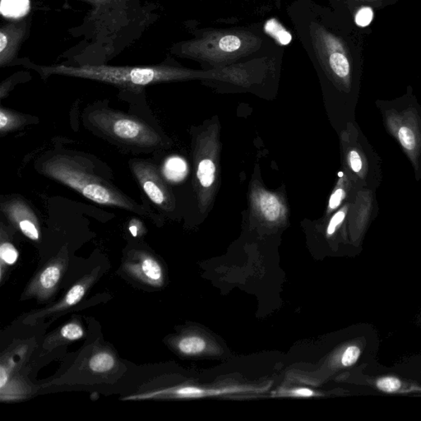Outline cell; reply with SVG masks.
I'll list each match as a JSON object with an SVG mask.
<instances>
[{
    "instance_id": "cell-11",
    "label": "cell",
    "mask_w": 421,
    "mask_h": 421,
    "mask_svg": "<svg viewBox=\"0 0 421 421\" xmlns=\"http://www.w3.org/2000/svg\"><path fill=\"white\" fill-rule=\"evenodd\" d=\"M35 117L0 107V135L22 130L24 127L34 123Z\"/></svg>"
},
{
    "instance_id": "cell-29",
    "label": "cell",
    "mask_w": 421,
    "mask_h": 421,
    "mask_svg": "<svg viewBox=\"0 0 421 421\" xmlns=\"http://www.w3.org/2000/svg\"><path fill=\"white\" fill-rule=\"evenodd\" d=\"M360 1L374 2V1H381V0H360Z\"/></svg>"
},
{
    "instance_id": "cell-4",
    "label": "cell",
    "mask_w": 421,
    "mask_h": 421,
    "mask_svg": "<svg viewBox=\"0 0 421 421\" xmlns=\"http://www.w3.org/2000/svg\"><path fill=\"white\" fill-rule=\"evenodd\" d=\"M368 363L360 366L358 379V383L365 389L383 395L421 398V382L389 371L369 370Z\"/></svg>"
},
{
    "instance_id": "cell-25",
    "label": "cell",
    "mask_w": 421,
    "mask_h": 421,
    "mask_svg": "<svg viewBox=\"0 0 421 421\" xmlns=\"http://www.w3.org/2000/svg\"><path fill=\"white\" fill-rule=\"evenodd\" d=\"M350 165L354 172L358 173L362 169V161L358 152L351 151L349 156Z\"/></svg>"
},
{
    "instance_id": "cell-24",
    "label": "cell",
    "mask_w": 421,
    "mask_h": 421,
    "mask_svg": "<svg viewBox=\"0 0 421 421\" xmlns=\"http://www.w3.org/2000/svg\"><path fill=\"white\" fill-rule=\"evenodd\" d=\"M346 212L344 210H341L338 212H336V214L331 218L329 227H328V235L331 236L334 234V232L338 228V226L343 223L345 219Z\"/></svg>"
},
{
    "instance_id": "cell-5",
    "label": "cell",
    "mask_w": 421,
    "mask_h": 421,
    "mask_svg": "<svg viewBox=\"0 0 421 421\" xmlns=\"http://www.w3.org/2000/svg\"><path fill=\"white\" fill-rule=\"evenodd\" d=\"M68 264L67 248L63 247L56 257L35 276L25 290L22 300L37 299L39 302L48 300L56 293L59 282Z\"/></svg>"
},
{
    "instance_id": "cell-22",
    "label": "cell",
    "mask_w": 421,
    "mask_h": 421,
    "mask_svg": "<svg viewBox=\"0 0 421 421\" xmlns=\"http://www.w3.org/2000/svg\"><path fill=\"white\" fill-rule=\"evenodd\" d=\"M374 11L370 7L360 8L355 14V22L358 26L360 28H365L369 26L371 22L373 21Z\"/></svg>"
},
{
    "instance_id": "cell-23",
    "label": "cell",
    "mask_w": 421,
    "mask_h": 421,
    "mask_svg": "<svg viewBox=\"0 0 421 421\" xmlns=\"http://www.w3.org/2000/svg\"><path fill=\"white\" fill-rule=\"evenodd\" d=\"M398 138L402 145L409 151H413L415 147V137L414 133L408 127L400 128Z\"/></svg>"
},
{
    "instance_id": "cell-8",
    "label": "cell",
    "mask_w": 421,
    "mask_h": 421,
    "mask_svg": "<svg viewBox=\"0 0 421 421\" xmlns=\"http://www.w3.org/2000/svg\"><path fill=\"white\" fill-rule=\"evenodd\" d=\"M99 271H100V269L97 267L90 274L84 276L81 280H79L76 284H74L68 290L67 294L61 300H59L56 304L46 309L32 312L24 319V324L32 325L37 324L39 320L61 314L63 311L73 308V306L78 305L83 300L87 291L95 283Z\"/></svg>"
},
{
    "instance_id": "cell-3",
    "label": "cell",
    "mask_w": 421,
    "mask_h": 421,
    "mask_svg": "<svg viewBox=\"0 0 421 421\" xmlns=\"http://www.w3.org/2000/svg\"><path fill=\"white\" fill-rule=\"evenodd\" d=\"M41 71L47 77L61 75L89 79V80L111 84L126 90L138 92L154 84L181 80L191 75L190 71L166 66H54L42 67Z\"/></svg>"
},
{
    "instance_id": "cell-20",
    "label": "cell",
    "mask_w": 421,
    "mask_h": 421,
    "mask_svg": "<svg viewBox=\"0 0 421 421\" xmlns=\"http://www.w3.org/2000/svg\"><path fill=\"white\" fill-rule=\"evenodd\" d=\"M19 254L16 248L8 240H4L2 238L1 245H0V259H1V266L4 264L11 266L16 264L18 260Z\"/></svg>"
},
{
    "instance_id": "cell-16",
    "label": "cell",
    "mask_w": 421,
    "mask_h": 421,
    "mask_svg": "<svg viewBox=\"0 0 421 421\" xmlns=\"http://www.w3.org/2000/svg\"><path fill=\"white\" fill-rule=\"evenodd\" d=\"M29 8V0H1V4H0V11L3 16L9 18L25 16Z\"/></svg>"
},
{
    "instance_id": "cell-14",
    "label": "cell",
    "mask_w": 421,
    "mask_h": 421,
    "mask_svg": "<svg viewBox=\"0 0 421 421\" xmlns=\"http://www.w3.org/2000/svg\"><path fill=\"white\" fill-rule=\"evenodd\" d=\"M116 363L115 356L109 351L102 350L92 355L88 366L93 373L103 374L111 371L115 367Z\"/></svg>"
},
{
    "instance_id": "cell-18",
    "label": "cell",
    "mask_w": 421,
    "mask_h": 421,
    "mask_svg": "<svg viewBox=\"0 0 421 421\" xmlns=\"http://www.w3.org/2000/svg\"><path fill=\"white\" fill-rule=\"evenodd\" d=\"M216 166L211 160H202L197 166V176L200 185L209 188L215 181Z\"/></svg>"
},
{
    "instance_id": "cell-13",
    "label": "cell",
    "mask_w": 421,
    "mask_h": 421,
    "mask_svg": "<svg viewBox=\"0 0 421 421\" xmlns=\"http://www.w3.org/2000/svg\"><path fill=\"white\" fill-rule=\"evenodd\" d=\"M85 333L81 324L76 323V322H71L66 325H63L57 334L54 335L47 341V348H51L57 346L59 339L62 340L63 343H68V341H78L83 338Z\"/></svg>"
},
{
    "instance_id": "cell-7",
    "label": "cell",
    "mask_w": 421,
    "mask_h": 421,
    "mask_svg": "<svg viewBox=\"0 0 421 421\" xmlns=\"http://www.w3.org/2000/svg\"><path fill=\"white\" fill-rule=\"evenodd\" d=\"M0 210L8 221L29 240L38 241L41 239L39 218L23 197L11 195L2 197Z\"/></svg>"
},
{
    "instance_id": "cell-17",
    "label": "cell",
    "mask_w": 421,
    "mask_h": 421,
    "mask_svg": "<svg viewBox=\"0 0 421 421\" xmlns=\"http://www.w3.org/2000/svg\"><path fill=\"white\" fill-rule=\"evenodd\" d=\"M205 348V341L196 336H186V338L181 339L179 344H178V348H179L181 353L189 355L199 354Z\"/></svg>"
},
{
    "instance_id": "cell-27",
    "label": "cell",
    "mask_w": 421,
    "mask_h": 421,
    "mask_svg": "<svg viewBox=\"0 0 421 421\" xmlns=\"http://www.w3.org/2000/svg\"><path fill=\"white\" fill-rule=\"evenodd\" d=\"M140 226H142V223L140 221V220H131L128 229H130L133 236L138 237L140 236L141 230H143V227L140 228Z\"/></svg>"
},
{
    "instance_id": "cell-12",
    "label": "cell",
    "mask_w": 421,
    "mask_h": 421,
    "mask_svg": "<svg viewBox=\"0 0 421 421\" xmlns=\"http://www.w3.org/2000/svg\"><path fill=\"white\" fill-rule=\"evenodd\" d=\"M329 66L336 77L341 79L348 78L350 73V66L343 44H336L334 51L329 56Z\"/></svg>"
},
{
    "instance_id": "cell-26",
    "label": "cell",
    "mask_w": 421,
    "mask_h": 421,
    "mask_svg": "<svg viewBox=\"0 0 421 421\" xmlns=\"http://www.w3.org/2000/svg\"><path fill=\"white\" fill-rule=\"evenodd\" d=\"M345 192L343 190H336L333 195H331L329 200V207L331 209H336L341 205V201L344 199Z\"/></svg>"
},
{
    "instance_id": "cell-21",
    "label": "cell",
    "mask_w": 421,
    "mask_h": 421,
    "mask_svg": "<svg viewBox=\"0 0 421 421\" xmlns=\"http://www.w3.org/2000/svg\"><path fill=\"white\" fill-rule=\"evenodd\" d=\"M241 39L234 35H228L220 41V48L225 52H235L241 47Z\"/></svg>"
},
{
    "instance_id": "cell-6",
    "label": "cell",
    "mask_w": 421,
    "mask_h": 421,
    "mask_svg": "<svg viewBox=\"0 0 421 421\" xmlns=\"http://www.w3.org/2000/svg\"><path fill=\"white\" fill-rule=\"evenodd\" d=\"M133 177L153 205L168 210L172 205L171 195L155 163L142 159L130 161Z\"/></svg>"
},
{
    "instance_id": "cell-9",
    "label": "cell",
    "mask_w": 421,
    "mask_h": 421,
    "mask_svg": "<svg viewBox=\"0 0 421 421\" xmlns=\"http://www.w3.org/2000/svg\"><path fill=\"white\" fill-rule=\"evenodd\" d=\"M123 271L138 281L153 287H160L164 282V272L160 262L150 252H133L123 264Z\"/></svg>"
},
{
    "instance_id": "cell-10",
    "label": "cell",
    "mask_w": 421,
    "mask_h": 421,
    "mask_svg": "<svg viewBox=\"0 0 421 421\" xmlns=\"http://www.w3.org/2000/svg\"><path fill=\"white\" fill-rule=\"evenodd\" d=\"M255 205L262 216L269 221H276L284 214V207L279 197L269 192L260 190L255 197Z\"/></svg>"
},
{
    "instance_id": "cell-30",
    "label": "cell",
    "mask_w": 421,
    "mask_h": 421,
    "mask_svg": "<svg viewBox=\"0 0 421 421\" xmlns=\"http://www.w3.org/2000/svg\"><path fill=\"white\" fill-rule=\"evenodd\" d=\"M420 376H421V373H420Z\"/></svg>"
},
{
    "instance_id": "cell-1",
    "label": "cell",
    "mask_w": 421,
    "mask_h": 421,
    "mask_svg": "<svg viewBox=\"0 0 421 421\" xmlns=\"http://www.w3.org/2000/svg\"><path fill=\"white\" fill-rule=\"evenodd\" d=\"M37 169L44 176L71 188L96 204L155 217L147 207L138 204L111 182L96 174L79 156L67 153L44 156L38 161Z\"/></svg>"
},
{
    "instance_id": "cell-19",
    "label": "cell",
    "mask_w": 421,
    "mask_h": 421,
    "mask_svg": "<svg viewBox=\"0 0 421 421\" xmlns=\"http://www.w3.org/2000/svg\"><path fill=\"white\" fill-rule=\"evenodd\" d=\"M265 29L282 46H286V44H288L291 42V35L288 32H286L275 19H271L267 22Z\"/></svg>"
},
{
    "instance_id": "cell-2",
    "label": "cell",
    "mask_w": 421,
    "mask_h": 421,
    "mask_svg": "<svg viewBox=\"0 0 421 421\" xmlns=\"http://www.w3.org/2000/svg\"><path fill=\"white\" fill-rule=\"evenodd\" d=\"M83 123L94 135L127 151L151 152L163 145L160 133L150 123L106 106L87 108Z\"/></svg>"
},
{
    "instance_id": "cell-15",
    "label": "cell",
    "mask_w": 421,
    "mask_h": 421,
    "mask_svg": "<svg viewBox=\"0 0 421 421\" xmlns=\"http://www.w3.org/2000/svg\"><path fill=\"white\" fill-rule=\"evenodd\" d=\"M163 176L173 182L181 181L187 174L186 162L179 157H172L166 160L163 166Z\"/></svg>"
},
{
    "instance_id": "cell-28",
    "label": "cell",
    "mask_w": 421,
    "mask_h": 421,
    "mask_svg": "<svg viewBox=\"0 0 421 421\" xmlns=\"http://www.w3.org/2000/svg\"><path fill=\"white\" fill-rule=\"evenodd\" d=\"M292 393L294 396H298V397H311V396H314V392L307 389H297Z\"/></svg>"
}]
</instances>
